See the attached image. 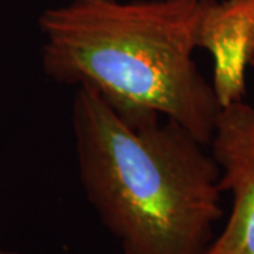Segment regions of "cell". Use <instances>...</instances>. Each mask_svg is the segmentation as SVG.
<instances>
[{"label": "cell", "mask_w": 254, "mask_h": 254, "mask_svg": "<svg viewBox=\"0 0 254 254\" xmlns=\"http://www.w3.org/2000/svg\"><path fill=\"white\" fill-rule=\"evenodd\" d=\"M208 0H68L40 16L46 75L89 86L130 125L178 122L210 144L220 113L193 61Z\"/></svg>", "instance_id": "cell-1"}, {"label": "cell", "mask_w": 254, "mask_h": 254, "mask_svg": "<svg viewBox=\"0 0 254 254\" xmlns=\"http://www.w3.org/2000/svg\"><path fill=\"white\" fill-rule=\"evenodd\" d=\"M79 178L123 254H205L215 239L220 168L178 122L130 125L89 86L72 100Z\"/></svg>", "instance_id": "cell-2"}, {"label": "cell", "mask_w": 254, "mask_h": 254, "mask_svg": "<svg viewBox=\"0 0 254 254\" xmlns=\"http://www.w3.org/2000/svg\"><path fill=\"white\" fill-rule=\"evenodd\" d=\"M0 254H18L16 252H9V250H3V249H0Z\"/></svg>", "instance_id": "cell-5"}, {"label": "cell", "mask_w": 254, "mask_h": 254, "mask_svg": "<svg viewBox=\"0 0 254 254\" xmlns=\"http://www.w3.org/2000/svg\"><path fill=\"white\" fill-rule=\"evenodd\" d=\"M250 65H254V46H253V51H252V57H250Z\"/></svg>", "instance_id": "cell-6"}, {"label": "cell", "mask_w": 254, "mask_h": 254, "mask_svg": "<svg viewBox=\"0 0 254 254\" xmlns=\"http://www.w3.org/2000/svg\"><path fill=\"white\" fill-rule=\"evenodd\" d=\"M254 46V0H208L199 48L215 60L213 89L220 106L243 100L246 66Z\"/></svg>", "instance_id": "cell-3"}, {"label": "cell", "mask_w": 254, "mask_h": 254, "mask_svg": "<svg viewBox=\"0 0 254 254\" xmlns=\"http://www.w3.org/2000/svg\"><path fill=\"white\" fill-rule=\"evenodd\" d=\"M212 155L220 168V188L233 196L232 212L205 254H254V147L215 127Z\"/></svg>", "instance_id": "cell-4"}]
</instances>
